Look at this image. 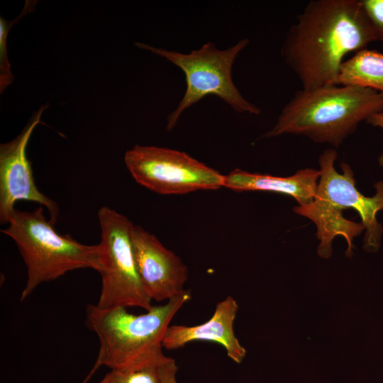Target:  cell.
<instances>
[{"mask_svg":"<svg viewBox=\"0 0 383 383\" xmlns=\"http://www.w3.org/2000/svg\"><path fill=\"white\" fill-rule=\"evenodd\" d=\"M1 231L17 245L27 269L21 294L23 301L41 284L84 268L100 270L98 245L83 244L70 235L59 234L44 215L42 206L33 211L16 209Z\"/></svg>","mask_w":383,"mask_h":383,"instance_id":"cell-5","label":"cell"},{"mask_svg":"<svg viewBox=\"0 0 383 383\" xmlns=\"http://www.w3.org/2000/svg\"><path fill=\"white\" fill-rule=\"evenodd\" d=\"M132 241L138 272L151 300L168 301L186 290L188 269L179 256L140 226L134 225Z\"/></svg>","mask_w":383,"mask_h":383,"instance_id":"cell-10","label":"cell"},{"mask_svg":"<svg viewBox=\"0 0 383 383\" xmlns=\"http://www.w3.org/2000/svg\"><path fill=\"white\" fill-rule=\"evenodd\" d=\"M377 41L360 0H312L288 30L281 48L301 89L338 84L345 55Z\"/></svg>","mask_w":383,"mask_h":383,"instance_id":"cell-1","label":"cell"},{"mask_svg":"<svg viewBox=\"0 0 383 383\" xmlns=\"http://www.w3.org/2000/svg\"><path fill=\"white\" fill-rule=\"evenodd\" d=\"M320 171L299 170L290 177L250 173L236 169L225 175L224 187L235 191H260L283 194L296 199L299 206L311 203L315 197Z\"/></svg>","mask_w":383,"mask_h":383,"instance_id":"cell-12","label":"cell"},{"mask_svg":"<svg viewBox=\"0 0 383 383\" xmlns=\"http://www.w3.org/2000/svg\"><path fill=\"white\" fill-rule=\"evenodd\" d=\"M238 308L237 301L231 296H228L216 304L213 314L205 323L193 326H170L162 340L163 348L171 350L193 341L216 342L225 348L228 357L236 363H240L246 350L233 330Z\"/></svg>","mask_w":383,"mask_h":383,"instance_id":"cell-11","label":"cell"},{"mask_svg":"<svg viewBox=\"0 0 383 383\" xmlns=\"http://www.w3.org/2000/svg\"><path fill=\"white\" fill-rule=\"evenodd\" d=\"M337 157L333 148L323 152L318 159L320 177L313 201L294 206L293 211L315 224L320 240L318 254L323 258L331 257L332 242L337 236L345 239V255L351 257L355 248L353 239L363 231V248L370 252H377L383 233V227L377 220L378 211L383 209V181L374 184V196H364L355 186L349 165L342 162V173L336 171L334 163Z\"/></svg>","mask_w":383,"mask_h":383,"instance_id":"cell-2","label":"cell"},{"mask_svg":"<svg viewBox=\"0 0 383 383\" xmlns=\"http://www.w3.org/2000/svg\"><path fill=\"white\" fill-rule=\"evenodd\" d=\"M28 1L26 6L22 11L21 15L11 21H7L1 17L0 20V89L1 93L12 82L13 76L11 71L10 63L8 59L6 40L9 31L11 27L23 15L26 14L28 9H32V5L28 6Z\"/></svg>","mask_w":383,"mask_h":383,"instance_id":"cell-15","label":"cell"},{"mask_svg":"<svg viewBox=\"0 0 383 383\" xmlns=\"http://www.w3.org/2000/svg\"><path fill=\"white\" fill-rule=\"evenodd\" d=\"M177 366L174 359L170 357L159 366L161 383H177L176 373Z\"/></svg>","mask_w":383,"mask_h":383,"instance_id":"cell-17","label":"cell"},{"mask_svg":"<svg viewBox=\"0 0 383 383\" xmlns=\"http://www.w3.org/2000/svg\"><path fill=\"white\" fill-rule=\"evenodd\" d=\"M383 111V95L359 86L333 84L296 91L262 137L304 135L339 147L358 125Z\"/></svg>","mask_w":383,"mask_h":383,"instance_id":"cell-4","label":"cell"},{"mask_svg":"<svg viewBox=\"0 0 383 383\" xmlns=\"http://www.w3.org/2000/svg\"><path fill=\"white\" fill-rule=\"evenodd\" d=\"M248 43L249 40L244 38L226 50H219L213 43L207 42L200 48L184 54L135 43L138 48L167 59L185 75L186 91L177 108L167 117V131L174 128L186 109L209 95L219 97L238 113H260V108L242 96L232 79L233 62Z\"/></svg>","mask_w":383,"mask_h":383,"instance_id":"cell-6","label":"cell"},{"mask_svg":"<svg viewBox=\"0 0 383 383\" xmlns=\"http://www.w3.org/2000/svg\"><path fill=\"white\" fill-rule=\"evenodd\" d=\"M376 40L383 42V0H360Z\"/></svg>","mask_w":383,"mask_h":383,"instance_id":"cell-16","label":"cell"},{"mask_svg":"<svg viewBox=\"0 0 383 383\" xmlns=\"http://www.w3.org/2000/svg\"><path fill=\"white\" fill-rule=\"evenodd\" d=\"M338 84L366 87L383 95V53L368 48L354 53L343 62Z\"/></svg>","mask_w":383,"mask_h":383,"instance_id":"cell-13","label":"cell"},{"mask_svg":"<svg viewBox=\"0 0 383 383\" xmlns=\"http://www.w3.org/2000/svg\"><path fill=\"white\" fill-rule=\"evenodd\" d=\"M98 219L101 228L99 249L101 289L98 307H140L151 309L136 265L132 230L134 224L116 210L102 206Z\"/></svg>","mask_w":383,"mask_h":383,"instance_id":"cell-7","label":"cell"},{"mask_svg":"<svg viewBox=\"0 0 383 383\" xmlns=\"http://www.w3.org/2000/svg\"><path fill=\"white\" fill-rule=\"evenodd\" d=\"M159 366L135 370H111L99 383H161Z\"/></svg>","mask_w":383,"mask_h":383,"instance_id":"cell-14","label":"cell"},{"mask_svg":"<svg viewBox=\"0 0 383 383\" xmlns=\"http://www.w3.org/2000/svg\"><path fill=\"white\" fill-rule=\"evenodd\" d=\"M47 107L42 106L30 118L21 133L13 140L0 145V222L8 221L16 210L18 200L38 203L47 209L50 221L54 225L60 209L57 204L43 194L37 187L30 162L26 156V147L35 128Z\"/></svg>","mask_w":383,"mask_h":383,"instance_id":"cell-9","label":"cell"},{"mask_svg":"<svg viewBox=\"0 0 383 383\" xmlns=\"http://www.w3.org/2000/svg\"><path fill=\"white\" fill-rule=\"evenodd\" d=\"M366 123L374 127L383 128V111L372 115ZM378 162L379 165L383 166V150L379 156Z\"/></svg>","mask_w":383,"mask_h":383,"instance_id":"cell-18","label":"cell"},{"mask_svg":"<svg viewBox=\"0 0 383 383\" xmlns=\"http://www.w3.org/2000/svg\"><path fill=\"white\" fill-rule=\"evenodd\" d=\"M124 162L139 184L160 194H183L224 187L225 175L176 150L137 145L126 151Z\"/></svg>","mask_w":383,"mask_h":383,"instance_id":"cell-8","label":"cell"},{"mask_svg":"<svg viewBox=\"0 0 383 383\" xmlns=\"http://www.w3.org/2000/svg\"><path fill=\"white\" fill-rule=\"evenodd\" d=\"M192 298L185 290L165 304L152 306L145 313L135 315L126 307L101 309L89 304L85 323L99 343L94 368L135 370L159 366L170 357L162 352V340L169 324Z\"/></svg>","mask_w":383,"mask_h":383,"instance_id":"cell-3","label":"cell"}]
</instances>
